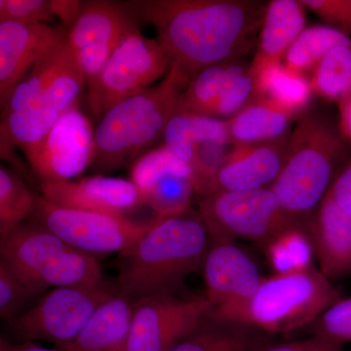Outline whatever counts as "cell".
<instances>
[{"label":"cell","instance_id":"e575fe53","mask_svg":"<svg viewBox=\"0 0 351 351\" xmlns=\"http://www.w3.org/2000/svg\"><path fill=\"white\" fill-rule=\"evenodd\" d=\"M314 334L343 346L351 343V297L341 298L313 323Z\"/></svg>","mask_w":351,"mask_h":351},{"label":"cell","instance_id":"8992f818","mask_svg":"<svg viewBox=\"0 0 351 351\" xmlns=\"http://www.w3.org/2000/svg\"><path fill=\"white\" fill-rule=\"evenodd\" d=\"M341 298L332 280L313 267L263 277L248 301L214 318L263 334H289L313 325Z\"/></svg>","mask_w":351,"mask_h":351},{"label":"cell","instance_id":"4fadbf2b","mask_svg":"<svg viewBox=\"0 0 351 351\" xmlns=\"http://www.w3.org/2000/svg\"><path fill=\"white\" fill-rule=\"evenodd\" d=\"M25 156L41 182L73 181L94 162L95 131L91 122L80 108L69 110Z\"/></svg>","mask_w":351,"mask_h":351},{"label":"cell","instance_id":"e0dca14e","mask_svg":"<svg viewBox=\"0 0 351 351\" xmlns=\"http://www.w3.org/2000/svg\"><path fill=\"white\" fill-rule=\"evenodd\" d=\"M43 196L58 206L126 216L141 204L131 180L97 175L77 181L41 182Z\"/></svg>","mask_w":351,"mask_h":351},{"label":"cell","instance_id":"9c48e42d","mask_svg":"<svg viewBox=\"0 0 351 351\" xmlns=\"http://www.w3.org/2000/svg\"><path fill=\"white\" fill-rule=\"evenodd\" d=\"M157 217L134 221L126 216L58 206L36 195L31 221L45 226L69 246L96 256L125 251L154 226Z\"/></svg>","mask_w":351,"mask_h":351},{"label":"cell","instance_id":"ab89813d","mask_svg":"<svg viewBox=\"0 0 351 351\" xmlns=\"http://www.w3.org/2000/svg\"><path fill=\"white\" fill-rule=\"evenodd\" d=\"M82 4L83 2L78 0H51L53 15L68 32L77 19Z\"/></svg>","mask_w":351,"mask_h":351},{"label":"cell","instance_id":"277c9868","mask_svg":"<svg viewBox=\"0 0 351 351\" xmlns=\"http://www.w3.org/2000/svg\"><path fill=\"white\" fill-rule=\"evenodd\" d=\"M348 142L325 113H304L290 134L282 170L269 186L293 219L311 213L348 160Z\"/></svg>","mask_w":351,"mask_h":351},{"label":"cell","instance_id":"6da1fadb","mask_svg":"<svg viewBox=\"0 0 351 351\" xmlns=\"http://www.w3.org/2000/svg\"><path fill=\"white\" fill-rule=\"evenodd\" d=\"M123 4L156 27V40L188 80L239 61L255 45L267 4L254 0H138Z\"/></svg>","mask_w":351,"mask_h":351},{"label":"cell","instance_id":"83f0119b","mask_svg":"<svg viewBox=\"0 0 351 351\" xmlns=\"http://www.w3.org/2000/svg\"><path fill=\"white\" fill-rule=\"evenodd\" d=\"M218 322L210 327L201 325L170 351H261L269 346L255 331Z\"/></svg>","mask_w":351,"mask_h":351},{"label":"cell","instance_id":"2e32d148","mask_svg":"<svg viewBox=\"0 0 351 351\" xmlns=\"http://www.w3.org/2000/svg\"><path fill=\"white\" fill-rule=\"evenodd\" d=\"M68 36L63 27L43 23L0 22V105L3 110L14 89L59 41Z\"/></svg>","mask_w":351,"mask_h":351},{"label":"cell","instance_id":"3957f363","mask_svg":"<svg viewBox=\"0 0 351 351\" xmlns=\"http://www.w3.org/2000/svg\"><path fill=\"white\" fill-rule=\"evenodd\" d=\"M85 89L84 75L66 36L14 89L2 110L1 136L27 154L62 115L78 108Z\"/></svg>","mask_w":351,"mask_h":351},{"label":"cell","instance_id":"ffe728a7","mask_svg":"<svg viewBox=\"0 0 351 351\" xmlns=\"http://www.w3.org/2000/svg\"><path fill=\"white\" fill-rule=\"evenodd\" d=\"M309 234L319 270L330 280L351 274V217L326 195L311 221Z\"/></svg>","mask_w":351,"mask_h":351},{"label":"cell","instance_id":"74e56055","mask_svg":"<svg viewBox=\"0 0 351 351\" xmlns=\"http://www.w3.org/2000/svg\"><path fill=\"white\" fill-rule=\"evenodd\" d=\"M327 195L341 211L351 217V156L335 176Z\"/></svg>","mask_w":351,"mask_h":351},{"label":"cell","instance_id":"d590c367","mask_svg":"<svg viewBox=\"0 0 351 351\" xmlns=\"http://www.w3.org/2000/svg\"><path fill=\"white\" fill-rule=\"evenodd\" d=\"M54 19L51 0H0V22L48 24Z\"/></svg>","mask_w":351,"mask_h":351},{"label":"cell","instance_id":"d6a6232c","mask_svg":"<svg viewBox=\"0 0 351 351\" xmlns=\"http://www.w3.org/2000/svg\"><path fill=\"white\" fill-rule=\"evenodd\" d=\"M36 195L12 170L0 167V228L23 223L31 218Z\"/></svg>","mask_w":351,"mask_h":351},{"label":"cell","instance_id":"836d02e7","mask_svg":"<svg viewBox=\"0 0 351 351\" xmlns=\"http://www.w3.org/2000/svg\"><path fill=\"white\" fill-rule=\"evenodd\" d=\"M38 295L0 263V316L7 322L25 313V307L32 298Z\"/></svg>","mask_w":351,"mask_h":351},{"label":"cell","instance_id":"b9f144b4","mask_svg":"<svg viewBox=\"0 0 351 351\" xmlns=\"http://www.w3.org/2000/svg\"><path fill=\"white\" fill-rule=\"evenodd\" d=\"M0 351H68L64 348H48L38 345L36 341H19V343H11L7 339H0Z\"/></svg>","mask_w":351,"mask_h":351},{"label":"cell","instance_id":"7c38bea8","mask_svg":"<svg viewBox=\"0 0 351 351\" xmlns=\"http://www.w3.org/2000/svg\"><path fill=\"white\" fill-rule=\"evenodd\" d=\"M135 18L122 3L83 2L68 40L75 53L87 89L93 85L112 53L130 34L138 32Z\"/></svg>","mask_w":351,"mask_h":351},{"label":"cell","instance_id":"603a6c76","mask_svg":"<svg viewBox=\"0 0 351 351\" xmlns=\"http://www.w3.org/2000/svg\"><path fill=\"white\" fill-rule=\"evenodd\" d=\"M250 73L255 83L253 99L269 101L295 117L304 114L313 94L306 75L291 71L282 62L250 69Z\"/></svg>","mask_w":351,"mask_h":351},{"label":"cell","instance_id":"ba28073f","mask_svg":"<svg viewBox=\"0 0 351 351\" xmlns=\"http://www.w3.org/2000/svg\"><path fill=\"white\" fill-rule=\"evenodd\" d=\"M171 62L156 39L134 32L119 44L105 68L87 89V104L100 121L110 108L135 96L169 71Z\"/></svg>","mask_w":351,"mask_h":351},{"label":"cell","instance_id":"5b68a950","mask_svg":"<svg viewBox=\"0 0 351 351\" xmlns=\"http://www.w3.org/2000/svg\"><path fill=\"white\" fill-rule=\"evenodd\" d=\"M189 82L170 66L160 82L110 108L95 129L93 170L110 173L133 164L163 138Z\"/></svg>","mask_w":351,"mask_h":351},{"label":"cell","instance_id":"7a4b0ae2","mask_svg":"<svg viewBox=\"0 0 351 351\" xmlns=\"http://www.w3.org/2000/svg\"><path fill=\"white\" fill-rule=\"evenodd\" d=\"M210 242L199 215L157 217L136 243L119 253V294L133 302L171 294L182 279L202 269Z\"/></svg>","mask_w":351,"mask_h":351},{"label":"cell","instance_id":"8fae6325","mask_svg":"<svg viewBox=\"0 0 351 351\" xmlns=\"http://www.w3.org/2000/svg\"><path fill=\"white\" fill-rule=\"evenodd\" d=\"M213 311L206 297L158 295L134 302L127 351H170L191 336Z\"/></svg>","mask_w":351,"mask_h":351},{"label":"cell","instance_id":"4316f807","mask_svg":"<svg viewBox=\"0 0 351 351\" xmlns=\"http://www.w3.org/2000/svg\"><path fill=\"white\" fill-rule=\"evenodd\" d=\"M265 244V256L274 274H295L313 267V239L301 226H287Z\"/></svg>","mask_w":351,"mask_h":351},{"label":"cell","instance_id":"484cf974","mask_svg":"<svg viewBox=\"0 0 351 351\" xmlns=\"http://www.w3.org/2000/svg\"><path fill=\"white\" fill-rule=\"evenodd\" d=\"M104 281L96 256L69 246L44 267L38 286L43 293L49 287H88Z\"/></svg>","mask_w":351,"mask_h":351},{"label":"cell","instance_id":"d4e9b609","mask_svg":"<svg viewBox=\"0 0 351 351\" xmlns=\"http://www.w3.org/2000/svg\"><path fill=\"white\" fill-rule=\"evenodd\" d=\"M164 145L191 167L196 147L210 140L228 141L223 120L201 117L177 108L163 136Z\"/></svg>","mask_w":351,"mask_h":351},{"label":"cell","instance_id":"9a60e30c","mask_svg":"<svg viewBox=\"0 0 351 351\" xmlns=\"http://www.w3.org/2000/svg\"><path fill=\"white\" fill-rule=\"evenodd\" d=\"M210 315L219 317L255 294L263 277L248 254L232 243H214L203 263Z\"/></svg>","mask_w":351,"mask_h":351},{"label":"cell","instance_id":"5bb4252c","mask_svg":"<svg viewBox=\"0 0 351 351\" xmlns=\"http://www.w3.org/2000/svg\"><path fill=\"white\" fill-rule=\"evenodd\" d=\"M250 66L239 61L216 64L189 80L178 108L201 117L232 119L254 98Z\"/></svg>","mask_w":351,"mask_h":351},{"label":"cell","instance_id":"52a82bcc","mask_svg":"<svg viewBox=\"0 0 351 351\" xmlns=\"http://www.w3.org/2000/svg\"><path fill=\"white\" fill-rule=\"evenodd\" d=\"M198 215L214 243H232L237 239L265 243L287 226L297 225L270 188L213 191L201 198Z\"/></svg>","mask_w":351,"mask_h":351},{"label":"cell","instance_id":"f546056e","mask_svg":"<svg viewBox=\"0 0 351 351\" xmlns=\"http://www.w3.org/2000/svg\"><path fill=\"white\" fill-rule=\"evenodd\" d=\"M314 93L323 100L339 101L351 93V45L332 48L313 71Z\"/></svg>","mask_w":351,"mask_h":351},{"label":"cell","instance_id":"1f68e13d","mask_svg":"<svg viewBox=\"0 0 351 351\" xmlns=\"http://www.w3.org/2000/svg\"><path fill=\"white\" fill-rule=\"evenodd\" d=\"M186 174L193 176L188 163L173 154L165 145L145 152L132 164L131 181L141 195L164 176Z\"/></svg>","mask_w":351,"mask_h":351},{"label":"cell","instance_id":"60d3db41","mask_svg":"<svg viewBox=\"0 0 351 351\" xmlns=\"http://www.w3.org/2000/svg\"><path fill=\"white\" fill-rule=\"evenodd\" d=\"M339 128L343 137L351 144V93L339 101Z\"/></svg>","mask_w":351,"mask_h":351},{"label":"cell","instance_id":"44dd1931","mask_svg":"<svg viewBox=\"0 0 351 351\" xmlns=\"http://www.w3.org/2000/svg\"><path fill=\"white\" fill-rule=\"evenodd\" d=\"M133 311L134 302L117 293L95 311L73 341L60 348L68 351H127Z\"/></svg>","mask_w":351,"mask_h":351},{"label":"cell","instance_id":"d6986e66","mask_svg":"<svg viewBox=\"0 0 351 351\" xmlns=\"http://www.w3.org/2000/svg\"><path fill=\"white\" fill-rule=\"evenodd\" d=\"M289 137L233 147L215 175L212 193L269 188L282 170Z\"/></svg>","mask_w":351,"mask_h":351},{"label":"cell","instance_id":"f35d334b","mask_svg":"<svg viewBox=\"0 0 351 351\" xmlns=\"http://www.w3.org/2000/svg\"><path fill=\"white\" fill-rule=\"evenodd\" d=\"M261 351H343V346L320 335L313 334L309 338L269 345Z\"/></svg>","mask_w":351,"mask_h":351},{"label":"cell","instance_id":"cb8c5ba5","mask_svg":"<svg viewBox=\"0 0 351 351\" xmlns=\"http://www.w3.org/2000/svg\"><path fill=\"white\" fill-rule=\"evenodd\" d=\"M295 117L269 101L253 99L226 120L228 141L237 147L278 140L289 135V127Z\"/></svg>","mask_w":351,"mask_h":351},{"label":"cell","instance_id":"30bf717a","mask_svg":"<svg viewBox=\"0 0 351 351\" xmlns=\"http://www.w3.org/2000/svg\"><path fill=\"white\" fill-rule=\"evenodd\" d=\"M115 294L105 281L88 287L54 288L7 323L21 341H49L60 348L73 341L95 311Z\"/></svg>","mask_w":351,"mask_h":351},{"label":"cell","instance_id":"4dcf8cb0","mask_svg":"<svg viewBox=\"0 0 351 351\" xmlns=\"http://www.w3.org/2000/svg\"><path fill=\"white\" fill-rule=\"evenodd\" d=\"M195 195L193 176L170 174L141 195V204L151 208L156 216H176L189 211Z\"/></svg>","mask_w":351,"mask_h":351},{"label":"cell","instance_id":"ac0fdd59","mask_svg":"<svg viewBox=\"0 0 351 351\" xmlns=\"http://www.w3.org/2000/svg\"><path fill=\"white\" fill-rule=\"evenodd\" d=\"M69 245L36 221L0 228V263L6 265L36 295L44 267Z\"/></svg>","mask_w":351,"mask_h":351},{"label":"cell","instance_id":"8d00e7d4","mask_svg":"<svg viewBox=\"0 0 351 351\" xmlns=\"http://www.w3.org/2000/svg\"><path fill=\"white\" fill-rule=\"evenodd\" d=\"M330 27L351 36V0H301Z\"/></svg>","mask_w":351,"mask_h":351},{"label":"cell","instance_id":"7402d4cb","mask_svg":"<svg viewBox=\"0 0 351 351\" xmlns=\"http://www.w3.org/2000/svg\"><path fill=\"white\" fill-rule=\"evenodd\" d=\"M306 10L301 0H272L267 4L257 52L250 69L284 59L304 29Z\"/></svg>","mask_w":351,"mask_h":351},{"label":"cell","instance_id":"f1b7e54d","mask_svg":"<svg viewBox=\"0 0 351 351\" xmlns=\"http://www.w3.org/2000/svg\"><path fill=\"white\" fill-rule=\"evenodd\" d=\"M339 45H351L348 34L330 25L307 27L289 48L284 64L291 71L304 75L313 71L330 50Z\"/></svg>","mask_w":351,"mask_h":351}]
</instances>
